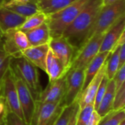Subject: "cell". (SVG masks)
<instances>
[{
	"instance_id": "obj_13",
	"label": "cell",
	"mask_w": 125,
	"mask_h": 125,
	"mask_svg": "<svg viewBox=\"0 0 125 125\" xmlns=\"http://www.w3.org/2000/svg\"><path fill=\"white\" fill-rule=\"evenodd\" d=\"M125 31V21L124 17L105 33L100 52H111L116 46L120 36Z\"/></svg>"
},
{
	"instance_id": "obj_24",
	"label": "cell",
	"mask_w": 125,
	"mask_h": 125,
	"mask_svg": "<svg viewBox=\"0 0 125 125\" xmlns=\"http://www.w3.org/2000/svg\"><path fill=\"white\" fill-rule=\"evenodd\" d=\"M125 120V110L112 111L102 118L98 125H119Z\"/></svg>"
},
{
	"instance_id": "obj_11",
	"label": "cell",
	"mask_w": 125,
	"mask_h": 125,
	"mask_svg": "<svg viewBox=\"0 0 125 125\" xmlns=\"http://www.w3.org/2000/svg\"><path fill=\"white\" fill-rule=\"evenodd\" d=\"M65 94V75L58 80L49 81L45 89H42L39 100L40 103H56L63 102Z\"/></svg>"
},
{
	"instance_id": "obj_9",
	"label": "cell",
	"mask_w": 125,
	"mask_h": 125,
	"mask_svg": "<svg viewBox=\"0 0 125 125\" xmlns=\"http://www.w3.org/2000/svg\"><path fill=\"white\" fill-rule=\"evenodd\" d=\"M63 102L56 103H36V109L31 125H53L63 108Z\"/></svg>"
},
{
	"instance_id": "obj_31",
	"label": "cell",
	"mask_w": 125,
	"mask_h": 125,
	"mask_svg": "<svg viewBox=\"0 0 125 125\" xmlns=\"http://www.w3.org/2000/svg\"><path fill=\"white\" fill-rule=\"evenodd\" d=\"M11 56L0 49V82L9 68Z\"/></svg>"
},
{
	"instance_id": "obj_5",
	"label": "cell",
	"mask_w": 125,
	"mask_h": 125,
	"mask_svg": "<svg viewBox=\"0 0 125 125\" xmlns=\"http://www.w3.org/2000/svg\"><path fill=\"white\" fill-rule=\"evenodd\" d=\"M0 100L4 105V110L11 111L24 120L18 101V93L11 70L9 68L0 82Z\"/></svg>"
},
{
	"instance_id": "obj_33",
	"label": "cell",
	"mask_w": 125,
	"mask_h": 125,
	"mask_svg": "<svg viewBox=\"0 0 125 125\" xmlns=\"http://www.w3.org/2000/svg\"><path fill=\"white\" fill-rule=\"evenodd\" d=\"M101 119H102V117L97 114L96 111H94L90 116L88 125H98L100 122L101 121Z\"/></svg>"
},
{
	"instance_id": "obj_35",
	"label": "cell",
	"mask_w": 125,
	"mask_h": 125,
	"mask_svg": "<svg viewBox=\"0 0 125 125\" xmlns=\"http://www.w3.org/2000/svg\"><path fill=\"white\" fill-rule=\"evenodd\" d=\"M79 105L78 103V105H76L75 110H74V112L73 114V116L68 123V125H75V122H76V119H77V116H78V111H79Z\"/></svg>"
},
{
	"instance_id": "obj_18",
	"label": "cell",
	"mask_w": 125,
	"mask_h": 125,
	"mask_svg": "<svg viewBox=\"0 0 125 125\" xmlns=\"http://www.w3.org/2000/svg\"><path fill=\"white\" fill-rule=\"evenodd\" d=\"M45 73L48 74L49 81H53L64 77L67 73L64 69L62 63L57 59L49 48L47 59Z\"/></svg>"
},
{
	"instance_id": "obj_32",
	"label": "cell",
	"mask_w": 125,
	"mask_h": 125,
	"mask_svg": "<svg viewBox=\"0 0 125 125\" xmlns=\"http://www.w3.org/2000/svg\"><path fill=\"white\" fill-rule=\"evenodd\" d=\"M115 83L116 91L118 90L123 84H125V65L119 68L116 73L114 78H113Z\"/></svg>"
},
{
	"instance_id": "obj_10",
	"label": "cell",
	"mask_w": 125,
	"mask_h": 125,
	"mask_svg": "<svg viewBox=\"0 0 125 125\" xmlns=\"http://www.w3.org/2000/svg\"><path fill=\"white\" fill-rule=\"evenodd\" d=\"M48 45L51 52L62 63L67 72L75 55L74 48L62 36L51 38Z\"/></svg>"
},
{
	"instance_id": "obj_28",
	"label": "cell",
	"mask_w": 125,
	"mask_h": 125,
	"mask_svg": "<svg viewBox=\"0 0 125 125\" xmlns=\"http://www.w3.org/2000/svg\"><path fill=\"white\" fill-rule=\"evenodd\" d=\"M125 84H123L118 90L116 91L114 100L113 111L125 110Z\"/></svg>"
},
{
	"instance_id": "obj_38",
	"label": "cell",
	"mask_w": 125,
	"mask_h": 125,
	"mask_svg": "<svg viewBox=\"0 0 125 125\" xmlns=\"http://www.w3.org/2000/svg\"><path fill=\"white\" fill-rule=\"evenodd\" d=\"M4 105L3 104V103L0 100V116L4 113Z\"/></svg>"
},
{
	"instance_id": "obj_29",
	"label": "cell",
	"mask_w": 125,
	"mask_h": 125,
	"mask_svg": "<svg viewBox=\"0 0 125 125\" xmlns=\"http://www.w3.org/2000/svg\"><path fill=\"white\" fill-rule=\"evenodd\" d=\"M109 79L107 78L106 75H104L100 86H99V88L97 89V92L96 93V95H95V98H94V111H96L105 93V91H106V89H107V86H108V82H109Z\"/></svg>"
},
{
	"instance_id": "obj_14",
	"label": "cell",
	"mask_w": 125,
	"mask_h": 125,
	"mask_svg": "<svg viewBox=\"0 0 125 125\" xmlns=\"http://www.w3.org/2000/svg\"><path fill=\"white\" fill-rule=\"evenodd\" d=\"M49 51L48 44L31 46L21 52V55L29 60L37 68L45 72L46 59Z\"/></svg>"
},
{
	"instance_id": "obj_26",
	"label": "cell",
	"mask_w": 125,
	"mask_h": 125,
	"mask_svg": "<svg viewBox=\"0 0 125 125\" xmlns=\"http://www.w3.org/2000/svg\"><path fill=\"white\" fill-rule=\"evenodd\" d=\"M94 111V104H89L82 108H79L75 125H88L90 116Z\"/></svg>"
},
{
	"instance_id": "obj_39",
	"label": "cell",
	"mask_w": 125,
	"mask_h": 125,
	"mask_svg": "<svg viewBox=\"0 0 125 125\" xmlns=\"http://www.w3.org/2000/svg\"><path fill=\"white\" fill-rule=\"evenodd\" d=\"M0 125H6L5 122H4V117H3V115H1L0 116Z\"/></svg>"
},
{
	"instance_id": "obj_34",
	"label": "cell",
	"mask_w": 125,
	"mask_h": 125,
	"mask_svg": "<svg viewBox=\"0 0 125 125\" xmlns=\"http://www.w3.org/2000/svg\"><path fill=\"white\" fill-rule=\"evenodd\" d=\"M125 65V44H123L120 47L119 51V69L121 68L122 66Z\"/></svg>"
},
{
	"instance_id": "obj_27",
	"label": "cell",
	"mask_w": 125,
	"mask_h": 125,
	"mask_svg": "<svg viewBox=\"0 0 125 125\" xmlns=\"http://www.w3.org/2000/svg\"><path fill=\"white\" fill-rule=\"evenodd\" d=\"M13 39L15 45L21 52L31 47L26 34L18 29H15L13 33Z\"/></svg>"
},
{
	"instance_id": "obj_16",
	"label": "cell",
	"mask_w": 125,
	"mask_h": 125,
	"mask_svg": "<svg viewBox=\"0 0 125 125\" xmlns=\"http://www.w3.org/2000/svg\"><path fill=\"white\" fill-rule=\"evenodd\" d=\"M110 53L111 52H99L87 65L84 70V82L81 93L85 90L89 83L92 81V79L95 77V75L104 65Z\"/></svg>"
},
{
	"instance_id": "obj_1",
	"label": "cell",
	"mask_w": 125,
	"mask_h": 125,
	"mask_svg": "<svg viewBox=\"0 0 125 125\" xmlns=\"http://www.w3.org/2000/svg\"><path fill=\"white\" fill-rule=\"evenodd\" d=\"M103 7V0H91L64 31L62 36L74 48L75 53L86 42L89 30Z\"/></svg>"
},
{
	"instance_id": "obj_25",
	"label": "cell",
	"mask_w": 125,
	"mask_h": 125,
	"mask_svg": "<svg viewBox=\"0 0 125 125\" xmlns=\"http://www.w3.org/2000/svg\"><path fill=\"white\" fill-rule=\"evenodd\" d=\"M78 103V101H76L71 105L64 107L59 116L58 117L53 125H68V123L73 116L74 110Z\"/></svg>"
},
{
	"instance_id": "obj_30",
	"label": "cell",
	"mask_w": 125,
	"mask_h": 125,
	"mask_svg": "<svg viewBox=\"0 0 125 125\" xmlns=\"http://www.w3.org/2000/svg\"><path fill=\"white\" fill-rule=\"evenodd\" d=\"M2 115L6 125H28L24 120L11 111L4 110Z\"/></svg>"
},
{
	"instance_id": "obj_17",
	"label": "cell",
	"mask_w": 125,
	"mask_h": 125,
	"mask_svg": "<svg viewBox=\"0 0 125 125\" xmlns=\"http://www.w3.org/2000/svg\"><path fill=\"white\" fill-rule=\"evenodd\" d=\"M31 46H38L48 44L51 40L50 29L48 22L45 21L37 28L24 32Z\"/></svg>"
},
{
	"instance_id": "obj_21",
	"label": "cell",
	"mask_w": 125,
	"mask_h": 125,
	"mask_svg": "<svg viewBox=\"0 0 125 125\" xmlns=\"http://www.w3.org/2000/svg\"><path fill=\"white\" fill-rule=\"evenodd\" d=\"M3 7L10 11L15 12L16 14L23 16L24 18L30 17L38 12H40L34 1L30 0L27 3L22 4H16V5H3Z\"/></svg>"
},
{
	"instance_id": "obj_42",
	"label": "cell",
	"mask_w": 125,
	"mask_h": 125,
	"mask_svg": "<svg viewBox=\"0 0 125 125\" xmlns=\"http://www.w3.org/2000/svg\"><path fill=\"white\" fill-rule=\"evenodd\" d=\"M119 125H125V121H123V122H122V123H121Z\"/></svg>"
},
{
	"instance_id": "obj_12",
	"label": "cell",
	"mask_w": 125,
	"mask_h": 125,
	"mask_svg": "<svg viewBox=\"0 0 125 125\" xmlns=\"http://www.w3.org/2000/svg\"><path fill=\"white\" fill-rule=\"evenodd\" d=\"M105 69L106 62H105L104 65L102 67L100 70L98 72V73L95 75V77L92 79V81L85 89V90L81 93L80 97L78 98V101L80 108H82L84 106L89 104H94L96 93L104 75H105Z\"/></svg>"
},
{
	"instance_id": "obj_40",
	"label": "cell",
	"mask_w": 125,
	"mask_h": 125,
	"mask_svg": "<svg viewBox=\"0 0 125 125\" xmlns=\"http://www.w3.org/2000/svg\"><path fill=\"white\" fill-rule=\"evenodd\" d=\"M7 1V0H0V7H3V5Z\"/></svg>"
},
{
	"instance_id": "obj_6",
	"label": "cell",
	"mask_w": 125,
	"mask_h": 125,
	"mask_svg": "<svg viewBox=\"0 0 125 125\" xmlns=\"http://www.w3.org/2000/svg\"><path fill=\"white\" fill-rule=\"evenodd\" d=\"M83 69L70 68L65 75V94L63 100L64 106L73 105L78 100L84 82Z\"/></svg>"
},
{
	"instance_id": "obj_2",
	"label": "cell",
	"mask_w": 125,
	"mask_h": 125,
	"mask_svg": "<svg viewBox=\"0 0 125 125\" xmlns=\"http://www.w3.org/2000/svg\"><path fill=\"white\" fill-rule=\"evenodd\" d=\"M10 69L23 81L29 89L31 96L37 103L42 91L40 81L38 70L34 64L23 56L11 57L10 61Z\"/></svg>"
},
{
	"instance_id": "obj_4",
	"label": "cell",
	"mask_w": 125,
	"mask_h": 125,
	"mask_svg": "<svg viewBox=\"0 0 125 125\" xmlns=\"http://www.w3.org/2000/svg\"><path fill=\"white\" fill-rule=\"evenodd\" d=\"M124 17H125V0H120L113 4L103 7L89 30L86 41L94 35L105 34Z\"/></svg>"
},
{
	"instance_id": "obj_23",
	"label": "cell",
	"mask_w": 125,
	"mask_h": 125,
	"mask_svg": "<svg viewBox=\"0 0 125 125\" xmlns=\"http://www.w3.org/2000/svg\"><path fill=\"white\" fill-rule=\"evenodd\" d=\"M47 19L48 15L45 13L42 12H38L36 14L26 18L24 23L19 27L18 30H21L23 32L28 31L38 27L42 23L47 21Z\"/></svg>"
},
{
	"instance_id": "obj_19",
	"label": "cell",
	"mask_w": 125,
	"mask_h": 125,
	"mask_svg": "<svg viewBox=\"0 0 125 125\" xmlns=\"http://www.w3.org/2000/svg\"><path fill=\"white\" fill-rule=\"evenodd\" d=\"M116 94V86L114 79L110 80L105 91V93L96 111L103 118L108 113L113 111L114 100Z\"/></svg>"
},
{
	"instance_id": "obj_41",
	"label": "cell",
	"mask_w": 125,
	"mask_h": 125,
	"mask_svg": "<svg viewBox=\"0 0 125 125\" xmlns=\"http://www.w3.org/2000/svg\"><path fill=\"white\" fill-rule=\"evenodd\" d=\"M2 36H3V33L0 29V46H1V39H2Z\"/></svg>"
},
{
	"instance_id": "obj_7",
	"label": "cell",
	"mask_w": 125,
	"mask_h": 125,
	"mask_svg": "<svg viewBox=\"0 0 125 125\" xmlns=\"http://www.w3.org/2000/svg\"><path fill=\"white\" fill-rule=\"evenodd\" d=\"M104 35L105 34H98L94 35L86 41L75 53L70 68L85 70L90 62L100 52Z\"/></svg>"
},
{
	"instance_id": "obj_20",
	"label": "cell",
	"mask_w": 125,
	"mask_h": 125,
	"mask_svg": "<svg viewBox=\"0 0 125 125\" xmlns=\"http://www.w3.org/2000/svg\"><path fill=\"white\" fill-rule=\"evenodd\" d=\"M38 10L46 15L60 11L77 0H34Z\"/></svg>"
},
{
	"instance_id": "obj_3",
	"label": "cell",
	"mask_w": 125,
	"mask_h": 125,
	"mask_svg": "<svg viewBox=\"0 0 125 125\" xmlns=\"http://www.w3.org/2000/svg\"><path fill=\"white\" fill-rule=\"evenodd\" d=\"M91 0H77L59 12L47 15L51 37H61Z\"/></svg>"
},
{
	"instance_id": "obj_36",
	"label": "cell",
	"mask_w": 125,
	"mask_h": 125,
	"mask_svg": "<svg viewBox=\"0 0 125 125\" xmlns=\"http://www.w3.org/2000/svg\"><path fill=\"white\" fill-rule=\"evenodd\" d=\"M30 0H9L4 5H16V4H22L27 3Z\"/></svg>"
},
{
	"instance_id": "obj_15",
	"label": "cell",
	"mask_w": 125,
	"mask_h": 125,
	"mask_svg": "<svg viewBox=\"0 0 125 125\" xmlns=\"http://www.w3.org/2000/svg\"><path fill=\"white\" fill-rule=\"evenodd\" d=\"M26 18L4 7H0V29L3 34L10 30L18 29Z\"/></svg>"
},
{
	"instance_id": "obj_8",
	"label": "cell",
	"mask_w": 125,
	"mask_h": 125,
	"mask_svg": "<svg viewBox=\"0 0 125 125\" xmlns=\"http://www.w3.org/2000/svg\"><path fill=\"white\" fill-rule=\"evenodd\" d=\"M10 70L16 87L18 101L23 115L24 121L28 125H31L36 109V103L26 84L11 69Z\"/></svg>"
},
{
	"instance_id": "obj_37",
	"label": "cell",
	"mask_w": 125,
	"mask_h": 125,
	"mask_svg": "<svg viewBox=\"0 0 125 125\" xmlns=\"http://www.w3.org/2000/svg\"><path fill=\"white\" fill-rule=\"evenodd\" d=\"M120 0H103V6L105 7L108 5H111V4H113L114 3L118 2Z\"/></svg>"
},
{
	"instance_id": "obj_22",
	"label": "cell",
	"mask_w": 125,
	"mask_h": 125,
	"mask_svg": "<svg viewBox=\"0 0 125 125\" xmlns=\"http://www.w3.org/2000/svg\"><path fill=\"white\" fill-rule=\"evenodd\" d=\"M121 45H116L110 53L106 61L105 75L109 80H112L119 70V51Z\"/></svg>"
}]
</instances>
